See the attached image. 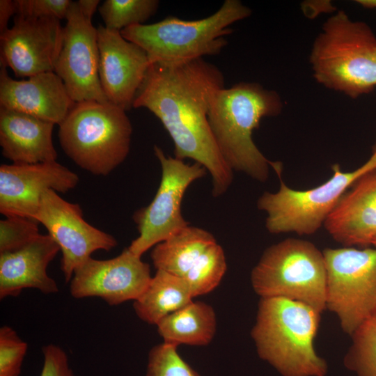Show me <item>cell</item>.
I'll use <instances>...</instances> for the list:
<instances>
[{
	"label": "cell",
	"mask_w": 376,
	"mask_h": 376,
	"mask_svg": "<svg viewBox=\"0 0 376 376\" xmlns=\"http://www.w3.org/2000/svg\"><path fill=\"white\" fill-rule=\"evenodd\" d=\"M224 87L222 72L203 58L175 64L154 63L133 102V108H146L161 121L173 142L175 157L193 159L206 169L214 197L226 192L233 178L208 121L212 97Z\"/></svg>",
	"instance_id": "cell-1"
},
{
	"label": "cell",
	"mask_w": 376,
	"mask_h": 376,
	"mask_svg": "<svg viewBox=\"0 0 376 376\" xmlns=\"http://www.w3.org/2000/svg\"><path fill=\"white\" fill-rule=\"evenodd\" d=\"M283 107L277 92L256 82L242 81L215 93L208 121L221 155L233 171L260 182L267 180L272 162L256 146L252 132L263 118L278 116Z\"/></svg>",
	"instance_id": "cell-2"
},
{
	"label": "cell",
	"mask_w": 376,
	"mask_h": 376,
	"mask_svg": "<svg viewBox=\"0 0 376 376\" xmlns=\"http://www.w3.org/2000/svg\"><path fill=\"white\" fill-rule=\"evenodd\" d=\"M320 317L299 301L260 298L251 332L259 357L281 376H326L327 363L314 347Z\"/></svg>",
	"instance_id": "cell-3"
},
{
	"label": "cell",
	"mask_w": 376,
	"mask_h": 376,
	"mask_svg": "<svg viewBox=\"0 0 376 376\" xmlns=\"http://www.w3.org/2000/svg\"><path fill=\"white\" fill-rule=\"evenodd\" d=\"M310 63L324 86L357 98L376 87V36L343 10L329 17L313 42Z\"/></svg>",
	"instance_id": "cell-4"
},
{
	"label": "cell",
	"mask_w": 376,
	"mask_h": 376,
	"mask_svg": "<svg viewBox=\"0 0 376 376\" xmlns=\"http://www.w3.org/2000/svg\"><path fill=\"white\" fill-rule=\"evenodd\" d=\"M251 10L239 0H226L207 17L185 20L169 17L150 24L120 31L123 38L143 48L151 63L175 64L219 54L227 45L230 25L249 17Z\"/></svg>",
	"instance_id": "cell-5"
},
{
	"label": "cell",
	"mask_w": 376,
	"mask_h": 376,
	"mask_svg": "<svg viewBox=\"0 0 376 376\" xmlns=\"http://www.w3.org/2000/svg\"><path fill=\"white\" fill-rule=\"evenodd\" d=\"M58 126L63 152L93 175H107L129 154L132 123L125 110L109 102H76Z\"/></svg>",
	"instance_id": "cell-6"
},
{
	"label": "cell",
	"mask_w": 376,
	"mask_h": 376,
	"mask_svg": "<svg viewBox=\"0 0 376 376\" xmlns=\"http://www.w3.org/2000/svg\"><path fill=\"white\" fill-rule=\"evenodd\" d=\"M251 281L260 298L299 301L320 314L327 309L324 258L310 242L290 238L267 248L253 267Z\"/></svg>",
	"instance_id": "cell-7"
},
{
	"label": "cell",
	"mask_w": 376,
	"mask_h": 376,
	"mask_svg": "<svg viewBox=\"0 0 376 376\" xmlns=\"http://www.w3.org/2000/svg\"><path fill=\"white\" fill-rule=\"evenodd\" d=\"M274 169L281 181L279 190L265 192L257 203L258 209L267 214V229L274 234L311 235L324 224L348 187L376 171V151L365 164L352 171L343 172L340 165H333V175L328 180L304 191L292 189L283 182L281 178L282 165Z\"/></svg>",
	"instance_id": "cell-8"
},
{
	"label": "cell",
	"mask_w": 376,
	"mask_h": 376,
	"mask_svg": "<svg viewBox=\"0 0 376 376\" xmlns=\"http://www.w3.org/2000/svg\"><path fill=\"white\" fill-rule=\"evenodd\" d=\"M327 271L326 308L351 336L376 313V247L327 248L323 251Z\"/></svg>",
	"instance_id": "cell-9"
},
{
	"label": "cell",
	"mask_w": 376,
	"mask_h": 376,
	"mask_svg": "<svg viewBox=\"0 0 376 376\" xmlns=\"http://www.w3.org/2000/svg\"><path fill=\"white\" fill-rule=\"evenodd\" d=\"M154 152L162 167L159 186L151 203L136 210L133 219L139 236L128 249L141 256L156 244L189 226L182 214V202L189 185L207 174L206 169L194 162L166 156L162 148L154 146Z\"/></svg>",
	"instance_id": "cell-10"
},
{
	"label": "cell",
	"mask_w": 376,
	"mask_h": 376,
	"mask_svg": "<svg viewBox=\"0 0 376 376\" xmlns=\"http://www.w3.org/2000/svg\"><path fill=\"white\" fill-rule=\"evenodd\" d=\"M35 220L42 224L62 253L61 269L65 282L75 271L98 250L109 251L118 244L116 238L84 219L81 207L64 200L52 189L41 198Z\"/></svg>",
	"instance_id": "cell-11"
},
{
	"label": "cell",
	"mask_w": 376,
	"mask_h": 376,
	"mask_svg": "<svg viewBox=\"0 0 376 376\" xmlns=\"http://www.w3.org/2000/svg\"><path fill=\"white\" fill-rule=\"evenodd\" d=\"M65 19L54 72L74 102H109L99 77L97 29L84 17L77 1L72 2Z\"/></svg>",
	"instance_id": "cell-12"
},
{
	"label": "cell",
	"mask_w": 376,
	"mask_h": 376,
	"mask_svg": "<svg viewBox=\"0 0 376 376\" xmlns=\"http://www.w3.org/2000/svg\"><path fill=\"white\" fill-rule=\"evenodd\" d=\"M128 247L115 258L91 257L74 272L70 292L76 299L98 297L110 306L135 301L148 287L152 276L150 265Z\"/></svg>",
	"instance_id": "cell-13"
},
{
	"label": "cell",
	"mask_w": 376,
	"mask_h": 376,
	"mask_svg": "<svg viewBox=\"0 0 376 376\" xmlns=\"http://www.w3.org/2000/svg\"><path fill=\"white\" fill-rule=\"evenodd\" d=\"M63 33L58 19L15 15L13 25L0 34L1 66L10 68L17 77L54 72Z\"/></svg>",
	"instance_id": "cell-14"
},
{
	"label": "cell",
	"mask_w": 376,
	"mask_h": 376,
	"mask_svg": "<svg viewBox=\"0 0 376 376\" xmlns=\"http://www.w3.org/2000/svg\"><path fill=\"white\" fill-rule=\"evenodd\" d=\"M78 175L56 161L0 166V212L5 217L35 220L43 193L65 194L79 183Z\"/></svg>",
	"instance_id": "cell-15"
},
{
	"label": "cell",
	"mask_w": 376,
	"mask_h": 376,
	"mask_svg": "<svg viewBox=\"0 0 376 376\" xmlns=\"http://www.w3.org/2000/svg\"><path fill=\"white\" fill-rule=\"evenodd\" d=\"M99 77L108 101L125 111L133 108L135 95L150 65L146 51L120 31L97 28Z\"/></svg>",
	"instance_id": "cell-16"
},
{
	"label": "cell",
	"mask_w": 376,
	"mask_h": 376,
	"mask_svg": "<svg viewBox=\"0 0 376 376\" xmlns=\"http://www.w3.org/2000/svg\"><path fill=\"white\" fill-rule=\"evenodd\" d=\"M1 66L0 107L33 116L59 125L75 102L54 72L15 80Z\"/></svg>",
	"instance_id": "cell-17"
},
{
	"label": "cell",
	"mask_w": 376,
	"mask_h": 376,
	"mask_svg": "<svg viewBox=\"0 0 376 376\" xmlns=\"http://www.w3.org/2000/svg\"><path fill=\"white\" fill-rule=\"evenodd\" d=\"M59 251L48 234H40L18 250L0 253V299L18 296L26 288L46 295L57 292V284L47 269Z\"/></svg>",
	"instance_id": "cell-18"
},
{
	"label": "cell",
	"mask_w": 376,
	"mask_h": 376,
	"mask_svg": "<svg viewBox=\"0 0 376 376\" xmlns=\"http://www.w3.org/2000/svg\"><path fill=\"white\" fill-rule=\"evenodd\" d=\"M354 184L324 224L331 236L342 244L367 246L376 236V171Z\"/></svg>",
	"instance_id": "cell-19"
},
{
	"label": "cell",
	"mask_w": 376,
	"mask_h": 376,
	"mask_svg": "<svg viewBox=\"0 0 376 376\" xmlns=\"http://www.w3.org/2000/svg\"><path fill=\"white\" fill-rule=\"evenodd\" d=\"M54 123L25 113L0 107V146L13 164L56 161Z\"/></svg>",
	"instance_id": "cell-20"
},
{
	"label": "cell",
	"mask_w": 376,
	"mask_h": 376,
	"mask_svg": "<svg viewBox=\"0 0 376 376\" xmlns=\"http://www.w3.org/2000/svg\"><path fill=\"white\" fill-rule=\"evenodd\" d=\"M157 327L164 343L177 346L207 345L215 335L216 314L210 305L192 300L164 317Z\"/></svg>",
	"instance_id": "cell-21"
},
{
	"label": "cell",
	"mask_w": 376,
	"mask_h": 376,
	"mask_svg": "<svg viewBox=\"0 0 376 376\" xmlns=\"http://www.w3.org/2000/svg\"><path fill=\"white\" fill-rule=\"evenodd\" d=\"M216 242L208 231L188 226L156 244L150 257L157 270L183 277L205 250Z\"/></svg>",
	"instance_id": "cell-22"
},
{
	"label": "cell",
	"mask_w": 376,
	"mask_h": 376,
	"mask_svg": "<svg viewBox=\"0 0 376 376\" xmlns=\"http://www.w3.org/2000/svg\"><path fill=\"white\" fill-rule=\"evenodd\" d=\"M192 299L183 277L157 270L144 292L134 301V309L141 320L157 325L164 317L185 306Z\"/></svg>",
	"instance_id": "cell-23"
},
{
	"label": "cell",
	"mask_w": 376,
	"mask_h": 376,
	"mask_svg": "<svg viewBox=\"0 0 376 376\" xmlns=\"http://www.w3.org/2000/svg\"><path fill=\"white\" fill-rule=\"evenodd\" d=\"M350 336L352 343L344 356V366L356 376H376V313Z\"/></svg>",
	"instance_id": "cell-24"
},
{
	"label": "cell",
	"mask_w": 376,
	"mask_h": 376,
	"mask_svg": "<svg viewBox=\"0 0 376 376\" xmlns=\"http://www.w3.org/2000/svg\"><path fill=\"white\" fill-rule=\"evenodd\" d=\"M226 268L224 250L216 242L205 250L183 276L193 298L213 290L221 282Z\"/></svg>",
	"instance_id": "cell-25"
},
{
	"label": "cell",
	"mask_w": 376,
	"mask_h": 376,
	"mask_svg": "<svg viewBox=\"0 0 376 376\" xmlns=\"http://www.w3.org/2000/svg\"><path fill=\"white\" fill-rule=\"evenodd\" d=\"M157 0H106L99 8L104 26L121 31L127 27L143 24L156 13Z\"/></svg>",
	"instance_id": "cell-26"
},
{
	"label": "cell",
	"mask_w": 376,
	"mask_h": 376,
	"mask_svg": "<svg viewBox=\"0 0 376 376\" xmlns=\"http://www.w3.org/2000/svg\"><path fill=\"white\" fill-rule=\"evenodd\" d=\"M177 345L163 343L148 354L146 376H201L178 354Z\"/></svg>",
	"instance_id": "cell-27"
},
{
	"label": "cell",
	"mask_w": 376,
	"mask_h": 376,
	"mask_svg": "<svg viewBox=\"0 0 376 376\" xmlns=\"http://www.w3.org/2000/svg\"><path fill=\"white\" fill-rule=\"evenodd\" d=\"M38 222L22 217H6L0 221V253L12 252L28 244L40 234Z\"/></svg>",
	"instance_id": "cell-28"
},
{
	"label": "cell",
	"mask_w": 376,
	"mask_h": 376,
	"mask_svg": "<svg viewBox=\"0 0 376 376\" xmlns=\"http://www.w3.org/2000/svg\"><path fill=\"white\" fill-rule=\"evenodd\" d=\"M28 345L12 327L0 328V376H19Z\"/></svg>",
	"instance_id": "cell-29"
},
{
	"label": "cell",
	"mask_w": 376,
	"mask_h": 376,
	"mask_svg": "<svg viewBox=\"0 0 376 376\" xmlns=\"http://www.w3.org/2000/svg\"><path fill=\"white\" fill-rule=\"evenodd\" d=\"M16 14L24 17L66 19L71 0H15Z\"/></svg>",
	"instance_id": "cell-30"
},
{
	"label": "cell",
	"mask_w": 376,
	"mask_h": 376,
	"mask_svg": "<svg viewBox=\"0 0 376 376\" xmlns=\"http://www.w3.org/2000/svg\"><path fill=\"white\" fill-rule=\"evenodd\" d=\"M44 363L40 376H74L68 356L60 347L49 344L43 347Z\"/></svg>",
	"instance_id": "cell-31"
},
{
	"label": "cell",
	"mask_w": 376,
	"mask_h": 376,
	"mask_svg": "<svg viewBox=\"0 0 376 376\" xmlns=\"http://www.w3.org/2000/svg\"><path fill=\"white\" fill-rule=\"evenodd\" d=\"M301 7L304 14L309 17H314L320 12H331L334 10L329 1H306Z\"/></svg>",
	"instance_id": "cell-32"
},
{
	"label": "cell",
	"mask_w": 376,
	"mask_h": 376,
	"mask_svg": "<svg viewBox=\"0 0 376 376\" xmlns=\"http://www.w3.org/2000/svg\"><path fill=\"white\" fill-rule=\"evenodd\" d=\"M16 10L14 1L12 0H0V34L5 32L8 27V22Z\"/></svg>",
	"instance_id": "cell-33"
},
{
	"label": "cell",
	"mask_w": 376,
	"mask_h": 376,
	"mask_svg": "<svg viewBox=\"0 0 376 376\" xmlns=\"http://www.w3.org/2000/svg\"><path fill=\"white\" fill-rule=\"evenodd\" d=\"M100 2L99 0H79L77 1L84 17L91 22H92V17Z\"/></svg>",
	"instance_id": "cell-34"
},
{
	"label": "cell",
	"mask_w": 376,
	"mask_h": 376,
	"mask_svg": "<svg viewBox=\"0 0 376 376\" xmlns=\"http://www.w3.org/2000/svg\"><path fill=\"white\" fill-rule=\"evenodd\" d=\"M356 2L364 8L376 9V0H357Z\"/></svg>",
	"instance_id": "cell-35"
},
{
	"label": "cell",
	"mask_w": 376,
	"mask_h": 376,
	"mask_svg": "<svg viewBox=\"0 0 376 376\" xmlns=\"http://www.w3.org/2000/svg\"><path fill=\"white\" fill-rule=\"evenodd\" d=\"M371 244L373 245L375 247H376V236L374 237V239L371 242Z\"/></svg>",
	"instance_id": "cell-36"
},
{
	"label": "cell",
	"mask_w": 376,
	"mask_h": 376,
	"mask_svg": "<svg viewBox=\"0 0 376 376\" xmlns=\"http://www.w3.org/2000/svg\"><path fill=\"white\" fill-rule=\"evenodd\" d=\"M375 150H376V146H375Z\"/></svg>",
	"instance_id": "cell-37"
}]
</instances>
